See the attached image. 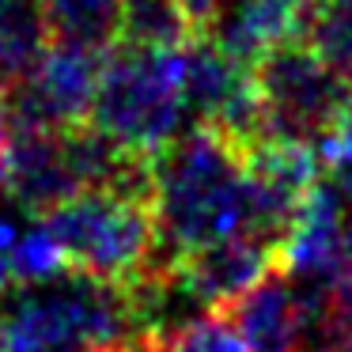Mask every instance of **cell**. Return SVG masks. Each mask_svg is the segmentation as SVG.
I'll list each match as a JSON object with an SVG mask.
<instances>
[{
  "label": "cell",
  "mask_w": 352,
  "mask_h": 352,
  "mask_svg": "<svg viewBox=\"0 0 352 352\" xmlns=\"http://www.w3.org/2000/svg\"><path fill=\"white\" fill-rule=\"evenodd\" d=\"M303 42H311L341 76L352 80V0H318L307 12Z\"/></svg>",
  "instance_id": "cell-12"
},
{
  "label": "cell",
  "mask_w": 352,
  "mask_h": 352,
  "mask_svg": "<svg viewBox=\"0 0 352 352\" xmlns=\"http://www.w3.org/2000/svg\"><path fill=\"white\" fill-rule=\"evenodd\" d=\"M186 87H190L193 129H212L243 144L261 137L254 65L235 57L220 38L197 34L186 46Z\"/></svg>",
  "instance_id": "cell-8"
},
{
  "label": "cell",
  "mask_w": 352,
  "mask_h": 352,
  "mask_svg": "<svg viewBox=\"0 0 352 352\" xmlns=\"http://www.w3.org/2000/svg\"><path fill=\"white\" fill-rule=\"evenodd\" d=\"M186 46L152 50L125 42L110 61H102V80L91 110L95 129L148 163L178 144L193 125Z\"/></svg>",
  "instance_id": "cell-4"
},
{
  "label": "cell",
  "mask_w": 352,
  "mask_h": 352,
  "mask_svg": "<svg viewBox=\"0 0 352 352\" xmlns=\"http://www.w3.org/2000/svg\"><path fill=\"white\" fill-rule=\"evenodd\" d=\"M69 273L110 288L140 292L163 273L160 223L152 205V182L99 186L69 197L42 216Z\"/></svg>",
  "instance_id": "cell-2"
},
{
  "label": "cell",
  "mask_w": 352,
  "mask_h": 352,
  "mask_svg": "<svg viewBox=\"0 0 352 352\" xmlns=\"http://www.w3.org/2000/svg\"><path fill=\"white\" fill-rule=\"evenodd\" d=\"M329 296V322H333V333H341L344 341H352V261L337 284L326 292Z\"/></svg>",
  "instance_id": "cell-15"
},
{
  "label": "cell",
  "mask_w": 352,
  "mask_h": 352,
  "mask_svg": "<svg viewBox=\"0 0 352 352\" xmlns=\"http://www.w3.org/2000/svg\"><path fill=\"white\" fill-rule=\"evenodd\" d=\"M322 352H352V341H337V344H326Z\"/></svg>",
  "instance_id": "cell-20"
},
{
  "label": "cell",
  "mask_w": 352,
  "mask_h": 352,
  "mask_svg": "<svg viewBox=\"0 0 352 352\" xmlns=\"http://www.w3.org/2000/svg\"><path fill=\"white\" fill-rule=\"evenodd\" d=\"M352 261V208L333 182H318L280 243V269L314 292H329Z\"/></svg>",
  "instance_id": "cell-9"
},
{
  "label": "cell",
  "mask_w": 352,
  "mask_h": 352,
  "mask_svg": "<svg viewBox=\"0 0 352 352\" xmlns=\"http://www.w3.org/2000/svg\"><path fill=\"white\" fill-rule=\"evenodd\" d=\"M23 208L0 197V296L23 284V250L38 220H23Z\"/></svg>",
  "instance_id": "cell-14"
},
{
  "label": "cell",
  "mask_w": 352,
  "mask_h": 352,
  "mask_svg": "<svg viewBox=\"0 0 352 352\" xmlns=\"http://www.w3.org/2000/svg\"><path fill=\"white\" fill-rule=\"evenodd\" d=\"M107 352H160V341L148 337V341H133V344H118V349H107Z\"/></svg>",
  "instance_id": "cell-18"
},
{
  "label": "cell",
  "mask_w": 352,
  "mask_h": 352,
  "mask_svg": "<svg viewBox=\"0 0 352 352\" xmlns=\"http://www.w3.org/2000/svg\"><path fill=\"white\" fill-rule=\"evenodd\" d=\"M152 205L163 265L243 235L276 239L261 223L246 144L212 129L186 133L152 160Z\"/></svg>",
  "instance_id": "cell-1"
},
{
  "label": "cell",
  "mask_w": 352,
  "mask_h": 352,
  "mask_svg": "<svg viewBox=\"0 0 352 352\" xmlns=\"http://www.w3.org/2000/svg\"><path fill=\"white\" fill-rule=\"evenodd\" d=\"M46 50L38 0H0V95Z\"/></svg>",
  "instance_id": "cell-11"
},
{
  "label": "cell",
  "mask_w": 352,
  "mask_h": 352,
  "mask_svg": "<svg viewBox=\"0 0 352 352\" xmlns=\"http://www.w3.org/2000/svg\"><path fill=\"white\" fill-rule=\"evenodd\" d=\"M160 352H250L228 311H201L160 337Z\"/></svg>",
  "instance_id": "cell-13"
},
{
  "label": "cell",
  "mask_w": 352,
  "mask_h": 352,
  "mask_svg": "<svg viewBox=\"0 0 352 352\" xmlns=\"http://www.w3.org/2000/svg\"><path fill=\"white\" fill-rule=\"evenodd\" d=\"M148 337L137 292L80 273L31 284L0 318V352H107Z\"/></svg>",
  "instance_id": "cell-3"
},
{
  "label": "cell",
  "mask_w": 352,
  "mask_h": 352,
  "mask_svg": "<svg viewBox=\"0 0 352 352\" xmlns=\"http://www.w3.org/2000/svg\"><path fill=\"white\" fill-rule=\"evenodd\" d=\"M38 12L54 46L102 54L125 38L129 0H38Z\"/></svg>",
  "instance_id": "cell-10"
},
{
  "label": "cell",
  "mask_w": 352,
  "mask_h": 352,
  "mask_svg": "<svg viewBox=\"0 0 352 352\" xmlns=\"http://www.w3.org/2000/svg\"><path fill=\"white\" fill-rule=\"evenodd\" d=\"M175 4H178V8H182L186 16L193 19V23L201 27V31H205L208 23H220V16L228 12L231 0H175Z\"/></svg>",
  "instance_id": "cell-16"
},
{
  "label": "cell",
  "mask_w": 352,
  "mask_h": 352,
  "mask_svg": "<svg viewBox=\"0 0 352 352\" xmlns=\"http://www.w3.org/2000/svg\"><path fill=\"white\" fill-rule=\"evenodd\" d=\"M261 137L318 144L352 107V80L341 76L311 42L296 38L254 65Z\"/></svg>",
  "instance_id": "cell-5"
},
{
  "label": "cell",
  "mask_w": 352,
  "mask_h": 352,
  "mask_svg": "<svg viewBox=\"0 0 352 352\" xmlns=\"http://www.w3.org/2000/svg\"><path fill=\"white\" fill-rule=\"evenodd\" d=\"M269 4H280V8L296 12V16H303V23H307V12H311L318 0H269Z\"/></svg>",
  "instance_id": "cell-17"
},
{
  "label": "cell",
  "mask_w": 352,
  "mask_h": 352,
  "mask_svg": "<svg viewBox=\"0 0 352 352\" xmlns=\"http://www.w3.org/2000/svg\"><path fill=\"white\" fill-rule=\"evenodd\" d=\"M250 352H322L318 341L333 333L329 296L273 269L261 284L223 307Z\"/></svg>",
  "instance_id": "cell-7"
},
{
  "label": "cell",
  "mask_w": 352,
  "mask_h": 352,
  "mask_svg": "<svg viewBox=\"0 0 352 352\" xmlns=\"http://www.w3.org/2000/svg\"><path fill=\"white\" fill-rule=\"evenodd\" d=\"M102 57L50 42L42 57L4 91L12 129H80L91 118Z\"/></svg>",
  "instance_id": "cell-6"
},
{
  "label": "cell",
  "mask_w": 352,
  "mask_h": 352,
  "mask_svg": "<svg viewBox=\"0 0 352 352\" xmlns=\"http://www.w3.org/2000/svg\"><path fill=\"white\" fill-rule=\"evenodd\" d=\"M8 137H12V118H8V107H4V95H0V152H4Z\"/></svg>",
  "instance_id": "cell-19"
}]
</instances>
